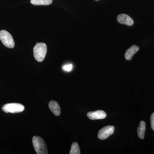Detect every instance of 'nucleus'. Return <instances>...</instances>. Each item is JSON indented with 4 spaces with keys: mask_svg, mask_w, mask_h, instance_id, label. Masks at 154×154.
Segmentation results:
<instances>
[{
    "mask_svg": "<svg viewBox=\"0 0 154 154\" xmlns=\"http://www.w3.org/2000/svg\"><path fill=\"white\" fill-rule=\"evenodd\" d=\"M0 40L6 47L12 48L15 46V42L12 35L5 30L0 31Z\"/></svg>",
    "mask_w": 154,
    "mask_h": 154,
    "instance_id": "7ed1b4c3",
    "label": "nucleus"
},
{
    "mask_svg": "<svg viewBox=\"0 0 154 154\" xmlns=\"http://www.w3.org/2000/svg\"><path fill=\"white\" fill-rule=\"evenodd\" d=\"M72 65L71 64H69L64 66L63 68L64 70L66 71L70 72L72 70Z\"/></svg>",
    "mask_w": 154,
    "mask_h": 154,
    "instance_id": "ddd939ff",
    "label": "nucleus"
},
{
    "mask_svg": "<svg viewBox=\"0 0 154 154\" xmlns=\"http://www.w3.org/2000/svg\"><path fill=\"white\" fill-rule=\"evenodd\" d=\"M114 126L107 125L100 129L98 132V137L99 139L104 140L114 133Z\"/></svg>",
    "mask_w": 154,
    "mask_h": 154,
    "instance_id": "39448f33",
    "label": "nucleus"
},
{
    "mask_svg": "<svg viewBox=\"0 0 154 154\" xmlns=\"http://www.w3.org/2000/svg\"><path fill=\"white\" fill-rule=\"evenodd\" d=\"M2 109L5 113H18L24 111L25 106L19 103H8L4 105Z\"/></svg>",
    "mask_w": 154,
    "mask_h": 154,
    "instance_id": "20e7f679",
    "label": "nucleus"
},
{
    "mask_svg": "<svg viewBox=\"0 0 154 154\" xmlns=\"http://www.w3.org/2000/svg\"><path fill=\"white\" fill-rule=\"evenodd\" d=\"M46 45L42 42L37 43L33 48V55L36 61L41 62L44 60L47 53Z\"/></svg>",
    "mask_w": 154,
    "mask_h": 154,
    "instance_id": "f03ea898",
    "label": "nucleus"
},
{
    "mask_svg": "<svg viewBox=\"0 0 154 154\" xmlns=\"http://www.w3.org/2000/svg\"><path fill=\"white\" fill-rule=\"evenodd\" d=\"M151 126L154 131V113H152L150 117Z\"/></svg>",
    "mask_w": 154,
    "mask_h": 154,
    "instance_id": "4468645a",
    "label": "nucleus"
},
{
    "mask_svg": "<svg viewBox=\"0 0 154 154\" xmlns=\"http://www.w3.org/2000/svg\"><path fill=\"white\" fill-rule=\"evenodd\" d=\"M88 117L91 120L104 119L107 116L105 111L102 110H96L95 111L89 112L87 114Z\"/></svg>",
    "mask_w": 154,
    "mask_h": 154,
    "instance_id": "423d86ee",
    "label": "nucleus"
},
{
    "mask_svg": "<svg viewBox=\"0 0 154 154\" xmlns=\"http://www.w3.org/2000/svg\"><path fill=\"white\" fill-rule=\"evenodd\" d=\"M96 1H99V0H96Z\"/></svg>",
    "mask_w": 154,
    "mask_h": 154,
    "instance_id": "2eb2a0df",
    "label": "nucleus"
},
{
    "mask_svg": "<svg viewBox=\"0 0 154 154\" xmlns=\"http://www.w3.org/2000/svg\"><path fill=\"white\" fill-rule=\"evenodd\" d=\"M139 48L135 45H132L126 51L125 53V58L128 60H130L132 59L133 57L135 54L138 51Z\"/></svg>",
    "mask_w": 154,
    "mask_h": 154,
    "instance_id": "1a4fd4ad",
    "label": "nucleus"
},
{
    "mask_svg": "<svg viewBox=\"0 0 154 154\" xmlns=\"http://www.w3.org/2000/svg\"><path fill=\"white\" fill-rule=\"evenodd\" d=\"M146 129V125L144 121L140 122L137 129V134L139 137L141 139H143L145 136V132Z\"/></svg>",
    "mask_w": 154,
    "mask_h": 154,
    "instance_id": "9d476101",
    "label": "nucleus"
},
{
    "mask_svg": "<svg viewBox=\"0 0 154 154\" xmlns=\"http://www.w3.org/2000/svg\"><path fill=\"white\" fill-rule=\"evenodd\" d=\"M117 20L119 23L124 24L128 26H132L134 24V21L128 15L125 14H119L117 17Z\"/></svg>",
    "mask_w": 154,
    "mask_h": 154,
    "instance_id": "0eeeda50",
    "label": "nucleus"
},
{
    "mask_svg": "<svg viewBox=\"0 0 154 154\" xmlns=\"http://www.w3.org/2000/svg\"><path fill=\"white\" fill-rule=\"evenodd\" d=\"M52 2V0H31L30 3L34 5H48Z\"/></svg>",
    "mask_w": 154,
    "mask_h": 154,
    "instance_id": "9b49d317",
    "label": "nucleus"
},
{
    "mask_svg": "<svg viewBox=\"0 0 154 154\" xmlns=\"http://www.w3.org/2000/svg\"><path fill=\"white\" fill-rule=\"evenodd\" d=\"M33 147L37 154H47L48 151L45 142L39 136H35L32 139Z\"/></svg>",
    "mask_w": 154,
    "mask_h": 154,
    "instance_id": "f257e3e1",
    "label": "nucleus"
},
{
    "mask_svg": "<svg viewBox=\"0 0 154 154\" xmlns=\"http://www.w3.org/2000/svg\"><path fill=\"white\" fill-rule=\"evenodd\" d=\"M70 154H80V149L79 144L76 142H74L72 144Z\"/></svg>",
    "mask_w": 154,
    "mask_h": 154,
    "instance_id": "f8f14e48",
    "label": "nucleus"
},
{
    "mask_svg": "<svg viewBox=\"0 0 154 154\" xmlns=\"http://www.w3.org/2000/svg\"><path fill=\"white\" fill-rule=\"evenodd\" d=\"M48 107L54 115L58 116L60 115L61 113L60 107L57 102L55 101H53V100L50 101L48 104Z\"/></svg>",
    "mask_w": 154,
    "mask_h": 154,
    "instance_id": "6e6552de",
    "label": "nucleus"
}]
</instances>
